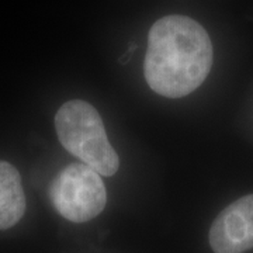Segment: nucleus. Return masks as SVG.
Instances as JSON below:
<instances>
[{
  "instance_id": "5",
  "label": "nucleus",
  "mask_w": 253,
  "mask_h": 253,
  "mask_svg": "<svg viewBox=\"0 0 253 253\" xmlns=\"http://www.w3.org/2000/svg\"><path fill=\"white\" fill-rule=\"evenodd\" d=\"M26 212V196L18 170L0 161V231L14 226Z\"/></svg>"
},
{
  "instance_id": "4",
  "label": "nucleus",
  "mask_w": 253,
  "mask_h": 253,
  "mask_svg": "<svg viewBox=\"0 0 253 253\" xmlns=\"http://www.w3.org/2000/svg\"><path fill=\"white\" fill-rule=\"evenodd\" d=\"M215 253H244L253 249V194L224 208L210 229Z\"/></svg>"
},
{
  "instance_id": "3",
  "label": "nucleus",
  "mask_w": 253,
  "mask_h": 253,
  "mask_svg": "<svg viewBox=\"0 0 253 253\" xmlns=\"http://www.w3.org/2000/svg\"><path fill=\"white\" fill-rule=\"evenodd\" d=\"M54 208L71 222H87L106 207L107 191L97 173L84 163L63 168L49 186Z\"/></svg>"
},
{
  "instance_id": "1",
  "label": "nucleus",
  "mask_w": 253,
  "mask_h": 253,
  "mask_svg": "<svg viewBox=\"0 0 253 253\" xmlns=\"http://www.w3.org/2000/svg\"><path fill=\"white\" fill-rule=\"evenodd\" d=\"M212 59V42L201 24L186 16H166L148 34L145 81L163 97L180 99L204 83Z\"/></svg>"
},
{
  "instance_id": "2",
  "label": "nucleus",
  "mask_w": 253,
  "mask_h": 253,
  "mask_svg": "<svg viewBox=\"0 0 253 253\" xmlns=\"http://www.w3.org/2000/svg\"><path fill=\"white\" fill-rule=\"evenodd\" d=\"M55 129L62 146L101 176H113L120 158L111 146L99 111L83 100L62 104L55 116Z\"/></svg>"
}]
</instances>
